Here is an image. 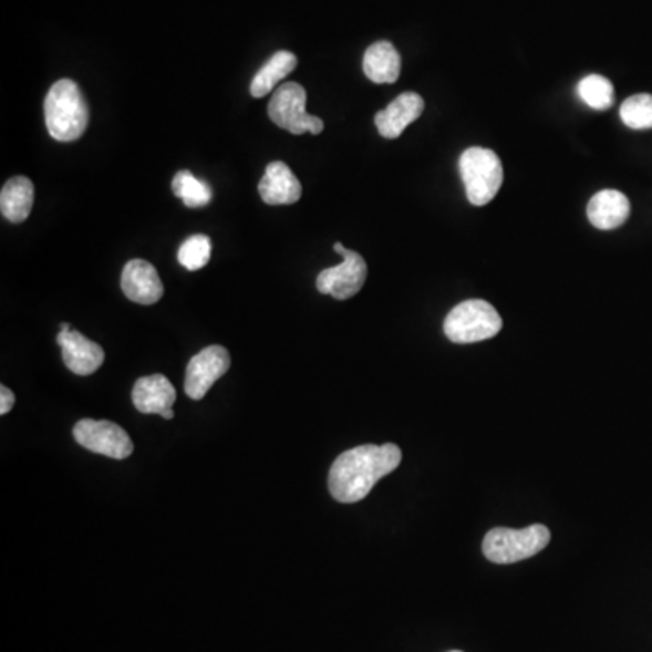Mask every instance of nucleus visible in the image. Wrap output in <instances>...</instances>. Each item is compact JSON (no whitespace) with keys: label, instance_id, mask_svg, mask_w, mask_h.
<instances>
[{"label":"nucleus","instance_id":"nucleus-2","mask_svg":"<svg viewBox=\"0 0 652 652\" xmlns=\"http://www.w3.org/2000/svg\"><path fill=\"white\" fill-rule=\"evenodd\" d=\"M45 127L56 142H75L90 124V107L76 82L62 79L51 85L44 100Z\"/></svg>","mask_w":652,"mask_h":652},{"label":"nucleus","instance_id":"nucleus-25","mask_svg":"<svg viewBox=\"0 0 652 652\" xmlns=\"http://www.w3.org/2000/svg\"><path fill=\"white\" fill-rule=\"evenodd\" d=\"M70 330H73L70 323H60V332H70Z\"/></svg>","mask_w":652,"mask_h":652},{"label":"nucleus","instance_id":"nucleus-4","mask_svg":"<svg viewBox=\"0 0 652 652\" xmlns=\"http://www.w3.org/2000/svg\"><path fill=\"white\" fill-rule=\"evenodd\" d=\"M503 330V318L494 304L483 299L458 303L444 319V334L458 344L478 343L495 338Z\"/></svg>","mask_w":652,"mask_h":652},{"label":"nucleus","instance_id":"nucleus-21","mask_svg":"<svg viewBox=\"0 0 652 652\" xmlns=\"http://www.w3.org/2000/svg\"><path fill=\"white\" fill-rule=\"evenodd\" d=\"M210 255H213V244L209 236L195 235L179 245L178 261L184 269L195 272L209 263Z\"/></svg>","mask_w":652,"mask_h":652},{"label":"nucleus","instance_id":"nucleus-5","mask_svg":"<svg viewBox=\"0 0 652 652\" xmlns=\"http://www.w3.org/2000/svg\"><path fill=\"white\" fill-rule=\"evenodd\" d=\"M468 201L475 207L488 205L503 187V162L491 149L472 147L458 159Z\"/></svg>","mask_w":652,"mask_h":652},{"label":"nucleus","instance_id":"nucleus-20","mask_svg":"<svg viewBox=\"0 0 652 652\" xmlns=\"http://www.w3.org/2000/svg\"><path fill=\"white\" fill-rule=\"evenodd\" d=\"M580 99L597 111H606L613 105L614 87L606 76L589 75L578 84Z\"/></svg>","mask_w":652,"mask_h":652},{"label":"nucleus","instance_id":"nucleus-14","mask_svg":"<svg viewBox=\"0 0 652 652\" xmlns=\"http://www.w3.org/2000/svg\"><path fill=\"white\" fill-rule=\"evenodd\" d=\"M175 401V386L165 375H147L138 379L133 386V404L139 414L162 415L173 410Z\"/></svg>","mask_w":652,"mask_h":652},{"label":"nucleus","instance_id":"nucleus-13","mask_svg":"<svg viewBox=\"0 0 652 652\" xmlns=\"http://www.w3.org/2000/svg\"><path fill=\"white\" fill-rule=\"evenodd\" d=\"M258 190L267 205H292L303 195L301 182L284 162H272L267 165Z\"/></svg>","mask_w":652,"mask_h":652},{"label":"nucleus","instance_id":"nucleus-8","mask_svg":"<svg viewBox=\"0 0 652 652\" xmlns=\"http://www.w3.org/2000/svg\"><path fill=\"white\" fill-rule=\"evenodd\" d=\"M76 443L93 454L124 460L133 454V441L124 428L111 421H93L82 418L73 428Z\"/></svg>","mask_w":652,"mask_h":652},{"label":"nucleus","instance_id":"nucleus-23","mask_svg":"<svg viewBox=\"0 0 652 652\" xmlns=\"http://www.w3.org/2000/svg\"><path fill=\"white\" fill-rule=\"evenodd\" d=\"M15 406V395L10 389H6L4 384L0 386V414H10L11 408Z\"/></svg>","mask_w":652,"mask_h":652},{"label":"nucleus","instance_id":"nucleus-15","mask_svg":"<svg viewBox=\"0 0 652 652\" xmlns=\"http://www.w3.org/2000/svg\"><path fill=\"white\" fill-rule=\"evenodd\" d=\"M631 215L628 196L620 190H600L588 205V218L600 230L622 227Z\"/></svg>","mask_w":652,"mask_h":652},{"label":"nucleus","instance_id":"nucleus-16","mask_svg":"<svg viewBox=\"0 0 652 652\" xmlns=\"http://www.w3.org/2000/svg\"><path fill=\"white\" fill-rule=\"evenodd\" d=\"M366 79L374 84H394L401 75V55L392 42L381 40L370 45L363 59Z\"/></svg>","mask_w":652,"mask_h":652},{"label":"nucleus","instance_id":"nucleus-7","mask_svg":"<svg viewBox=\"0 0 652 652\" xmlns=\"http://www.w3.org/2000/svg\"><path fill=\"white\" fill-rule=\"evenodd\" d=\"M334 250L343 256V263L332 269H324L315 279V287L321 294H330L332 298L344 301L361 292L369 276V267L363 256L354 250L344 249L341 244H335Z\"/></svg>","mask_w":652,"mask_h":652},{"label":"nucleus","instance_id":"nucleus-12","mask_svg":"<svg viewBox=\"0 0 652 652\" xmlns=\"http://www.w3.org/2000/svg\"><path fill=\"white\" fill-rule=\"evenodd\" d=\"M424 111L423 96L417 93H403L386 107L375 115L379 135L384 138L395 139L403 135L404 130L415 120L421 118Z\"/></svg>","mask_w":652,"mask_h":652},{"label":"nucleus","instance_id":"nucleus-10","mask_svg":"<svg viewBox=\"0 0 652 652\" xmlns=\"http://www.w3.org/2000/svg\"><path fill=\"white\" fill-rule=\"evenodd\" d=\"M56 343L62 349L65 366L75 375L85 377V375L95 374L96 370L104 364V349L76 330L59 332Z\"/></svg>","mask_w":652,"mask_h":652},{"label":"nucleus","instance_id":"nucleus-24","mask_svg":"<svg viewBox=\"0 0 652 652\" xmlns=\"http://www.w3.org/2000/svg\"><path fill=\"white\" fill-rule=\"evenodd\" d=\"M162 417H164L165 421H170V418H175V412H173V410H167V412L162 414Z\"/></svg>","mask_w":652,"mask_h":652},{"label":"nucleus","instance_id":"nucleus-19","mask_svg":"<svg viewBox=\"0 0 652 652\" xmlns=\"http://www.w3.org/2000/svg\"><path fill=\"white\" fill-rule=\"evenodd\" d=\"M173 193L190 209H198L210 204L213 190L204 179L196 178L190 170H179L173 178Z\"/></svg>","mask_w":652,"mask_h":652},{"label":"nucleus","instance_id":"nucleus-26","mask_svg":"<svg viewBox=\"0 0 652 652\" xmlns=\"http://www.w3.org/2000/svg\"><path fill=\"white\" fill-rule=\"evenodd\" d=\"M452 652H463V651H452Z\"/></svg>","mask_w":652,"mask_h":652},{"label":"nucleus","instance_id":"nucleus-17","mask_svg":"<svg viewBox=\"0 0 652 652\" xmlns=\"http://www.w3.org/2000/svg\"><path fill=\"white\" fill-rule=\"evenodd\" d=\"M35 201V185L25 176L8 179L0 193V210L11 224H22L31 215Z\"/></svg>","mask_w":652,"mask_h":652},{"label":"nucleus","instance_id":"nucleus-18","mask_svg":"<svg viewBox=\"0 0 652 652\" xmlns=\"http://www.w3.org/2000/svg\"><path fill=\"white\" fill-rule=\"evenodd\" d=\"M298 68V56L290 51H278L270 56L269 62H265L263 68L256 73L250 84V95L255 99H263L276 90L279 82L292 73Z\"/></svg>","mask_w":652,"mask_h":652},{"label":"nucleus","instance_id":"nucleus-1","mask_svg":"<svg viewBox=\"0 0 652 652\" xmlns=\"http://www.w3.org/2000/svg\"><path fill=\"white\" fill-rule=\"evenodd\" d=\"M403 452L397 444H364L335 458L329 474L330 495L343 504L369 497L375 484L399 468Z\"/></svg>","mask_w":652,"mask_h":652},{"label":"nucleus","instance_id":"nucleus-22","mask_svg":"<svg viewBox=\"0 0 652 652\" xmlns=\"http://www.w3.org/2000/svg\"><path fill=\"white\" fill-rule=\"evenodd\" d=\"M620 116L631 130H652V95H634L625 100Z\"/></svg>","mask_w":652,"mask_h":652},{"label":"nucleus","instance_id":"nucleus-11","mask_svg":"<svg viewBox=\"0 0 652 652\" xmlns=\"http://www.w3.org/2000/svg\"><path fill=\"white\" fill-rule=\"evenodd\" d=\"M122 290L133 303L155 304L164 296V283L149 261L131 259L122 272Z\"/></svg>","mask_w":652,"mask_h":652},{"label":"nucleus","instance_id":"nucleus-6","mask_svg":"<svg viewBox=\"0 0 652 652\" xmlns=\"http://www.w3.org/2000/svg\"><path fill=\"white\" fill-rule=\"evenodd\" d=\"M269 118L281 130L292 135H321L324 130L323 120L307 113V91L303 85L287 82L279 85L269 102Z\"/></svg>","mask_w":652,"mask_h":652},{"label":"nucleus","instance_id":"nucleus-9","mask_svg":"<svg viewBox=\"0 0 652 652\" xmlns=\"http://www.w3.org/2000/svg\"><path fill=\"white\" fill-rule=\"evenodd\" d=\"M230 369V354L227 349L213 344L190 359L185 372V394L199 401L213 389L219 377Z\"/></svg>","mask_w":652,"mask_h":652},{"label":"nucleus","instance_id":"nucleus-3","mask_svg":"<svg viewBox=\"0 0 652 652\" xmlns=\"http://www.w3.org/2000/svg\"><path fill=\"white\" fill-rule=\"evenodd\" d=\"M551 531L544 524H534L529 528H495L484 537L483 553L489 562H522L548 548Z\"/></svg>","mask_w":652,"mask_h":652}]
</instances>
